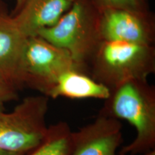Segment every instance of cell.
Here are the masks:
<instances>
[{
  "label": "cell",
  "mask_w": 155,
  "mask_h": 155,
  "mask_svg": "<svg viewBox=\"0 0 155 155\" xmlns=\"http://www.w3.org/2000/svg\"><path fill=\"white\" fill-rule=\"evenodd\" d=\"M72 132L65 121L50 126L43 141L25 155H71Z\"/></svg>",
  "instance_id": "cell-11"
},
{
  "label": "cell",
  "mask_w": 155,
  "mask_h": 155,
  "mask_svg": "<svg viewBox=\"0 0 155 155\" xmlns=\"http://www.w3.org/2000/svg\"><path fill=\"white\" fill-rule=\"evenodd\" d=\"M0 155H25V154H22V153L9 152V151H6V150H1V149H0Z\"/></svg>",
  "instance_id": "cell-14"
},
{
  "label": "cell",
  "mask_w": 155,
  "mask_h": 155,
  "mask_svg": "<svg viewBox=\"0 0 155 155\" xmlns=\"http://www.w3.org/2000/svg\"><path fill=\"white\" fill-rule=\"evenodd\" d=\"M22 0H16V6H15V8L18 7L20 5V4L22 3Z\"/></svg>",
  "instance_id": "cell-17"
},
{
  "label": "cell",
  "mask_w": 155,
  "mask_h": 155,
  "mask_svg": "<svg viewBox=\"0 0 155 155\" xmlns=\"http://www.w3.org/2000/svg\"><path fill=\"white\" fill-rule=\"evenodd\" d=\"M49 98L44 95L25 98L10 112L0 111V149L26 154L47 134L46 115Z\"/></svg>",
  "instance_id": "cell-4"
},
{
  "label": "cell",
  "mask_w": 155,
  "mask_h": 155,
  "mask_svg": "<svg viewBox=\"0 0 155 155\" xmlns=\"http://www.w3.org/2000/svg\"><path fill=\"white\" fill-rule=\"evenodd\" d=\"M5 103L0 101V111H5Z\"/></svg>",
  "instance_id": "cell-16"
},
{
  "label": "cell",
  "mask_w": 155,
  "mask_h": 155,
  "mask_svg": "<svg viewBox=\"0 0 155 155\" xmlns=\"http://www.w3.org/2000/svg\"><path fill=\"white\" fill-rule=\"evenodd\" d=\"M17 89L11 83L0 75V101L5 103L18 98Z\"/></svg>",
  "instance_id": "cell-13"
},
{
  "label": "cell",
  "mask_w": 155,
  "mask_h": 155,
  "mask_svg": "<svg viewBox=\"0 0 155 155\" xmlns=\"http://www.w3.org/2000/svg\"><path fill=\"white\" fill-rule=\"evenodd\" d=\"M110 95L111 91L106 86L98 82L87 73L73 68L65 71L58 78L48 97L53 99L65 97L71 99L106 100Z\"/></svg>",
  "instance_id": "cell-10"
},
{
  "label": "cell",
  "mask_w": 155,
  "mask_h": 155,
  "mask_svg": "<svg viewBox=\"0 0 155 155\" xmlns=\"http://www.w3.org/2000/svg\"><path fill=\"white\" fill-rule=\"evenodd\" d=\"M97 8H119L149 11L147 0H91Z\"/></svg>",
  "instance_id": "cell-12"
},
{
  "label": "cell",
  "mask_w": 155,
  "mask_h": 155,
  "mask_svg": "<svg viewBox=\"0 0 155 155\" xmlns=\"http://www.w3.org/2000/svg\"><path fill=\"white\" fill-rule=\"evenodd\" d=\"M87 71L110 91L128 81L147 80L155 72L154 46L103 40L93 54Z\"/></svg>",
  "instance_id": "cell-2"
},
{
  "label": "cell",
  "mask_w": 155,
  "mask_h": 155,
  "mask_svg": "<svg viewBox=\"0 0 155 155\" xmlns=\"http://www.w3.org/2000/svg\"><path fill=\"white\" fill-rule=\"evenodd\" d=\"M37 35L67 50L78 69L88 73L89 61L101 42L98 9L91 0H75L55 25Z\"/></svg>",
  "instance_id": "cell-3"
},
{
  "label": "cell",
  "mask_w": 155,
  "mask_h": 155,
  "mask_svg": "<svg viewBox=\"0 0 155 155\" xmlns=\"http://www.w3.org/2000/svg\"><path fill=\"white\" fill-rule=\"evenodd\" d=\"M73 68L79 70L67 50L39 35L28 37L19 65V83L48 96L58 78Z\"/></svg>",
  "instance_id": "cell-5"
},
{
  "label": "cell",
  "mask_w": 155,
  "mask_h": 155,
  "mask_svg": "<svg viewBox=\"0 0 155 155\" xmlns=\"http://www.w3.org/2000/svg\"><path fill=\"white\" fill-rule=\"evenodd\" d=\"M101 109L117 119L127 121L136 137L120 153L137 155L155 149V88L147 80H130L111 90Z\"/></svg>",
  "instance_id": "cell-1"
},
{
  "label": "cell",
  "mask_w": 155,
  "mask_h": 155,
  "mask_svg": "<svg viewBox=\"0 0 155 155\" xmlns=\"http://www.w3.org/2000/svg\"><path fill=\"white\" fill-rule=\"evenodd\" d=\"M98 9V28L101 41L116 40L154 45L155 20L149 11L119 8Z\"/></svg>",
  "instance_id": "cell-6"
},
{
  "label": "cell",
  "mask_w": 155,
  "mask_h": 155,
  "mask_svg": "<svg viewBox=\"0 0 155 155\" xmlns=\"http://www.w3.org/2000/svg\"><path fill=\"white\" fill-rule=\"evenodd\" d=\"M27 38L0 0V75L17 90L22 88L19 70Z\"/></svg>",
  "instance_id": "cell-9"
},
{
  "label": "cell",
  "mask_w": 155,
  "mask_h": 155,
  "mask_svg": "<svg viewBox=\"0 0 155 155\" xmlns=\"http://www.w3.org/2000/svg\"><path fill=\"white\" fill-rule=\"evenodd\" d=\"M75 0H22L11 13L15 24L27 38L55 24Z\"/></svg>",
  "instance_id": "cell-8"
},
{
  "label": "cell",
  "mask_w": 155,
  "mask_h": 155,
  "mask_svg": "<svg viewBox=\"0 0 155 155\" xmlns=\"http://www.w3.org/2000/svg\"><path fill=\"white\" fill-rule=\"evenodd\" d=\"M141 155H155V149L154 150H152L148 151V152L142 153V154H141Z\"/></svg>",
  "instance_id": "cell-15"
},
{
  "label": "cell",
  "mask_w": 155,
  "mask_h": 155,
  "mask_svg": "<svg viewBox=\"0 0 155 155\" xmlns=\"http://www.w3.org/2000/svg\"><path fill=\"white\" fill-rule=\"evenodd\" d=\"M122 141L119 119L101 111L94 121L72 132L71 155H126L117 153Z\"/></svg>",
  "instance_id": "cell-7"
}]
</instances>
